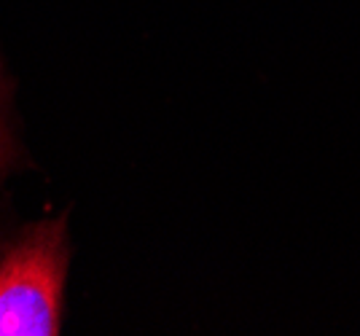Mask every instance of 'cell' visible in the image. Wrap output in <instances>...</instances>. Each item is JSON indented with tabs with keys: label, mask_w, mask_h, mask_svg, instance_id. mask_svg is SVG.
<instances>
[{
	"label": "cell",
	"mask_w": 360,
	"mask_h": 336,
	"mask_svg": "<svg viewBox=\"0 0 360 336\" xmlns=\"http://www.w3.org/2000/svg\"><path fill=\"white\" fill-rule=\"evenodd\" d=\"M60 226H44L0 259V336H54L65 275Z\"/></svg>",
	"instance_id": "1"
},
{
	"label": "cell",
	"mask_w": 360,
	"mask_h": 336,
	"mask_svg": "<svg viewBox=\"0 0 360 336\" xmlns=\"http://www.w3.org/2000/svg\"><path fill=\"white\" fill-rule=\"evenodd\" d=\"M0 162H3V132H0Z\"/></svg>",
	"instance_id": "2"
}]
</instances>
